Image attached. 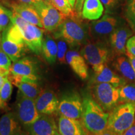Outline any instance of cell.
<instances>
[{
  "mask_svg": "<svg viewBox=\"0 0 135 135\" xmlns=\"http://www.w3.org/2000/svg\"><path fill=\"white\" fill-rule=\"evenodd\" d=\"M114 67L126 81L135 83V73L128 57L119 56L114 62Z\"/></svg>",
  "mask_w": 135,
  "mask_h": 135,
  "instance_id": "23",
  "label": "cell"
},
{
  "mask_svg": "<svg viewBox=\"0 0 135 135\" xmlns=\"http://www.w3.org/2000/svg\"><path fill=\"white\" fill-rule=\"evenodd\" d=\"M111 53L106 42L100 41H88L80 51L84 60L92 68L107 63L111 57Z\"/></svg>",
  "mask_w": 135,
  "mask_h": 135,
  "instance_id": "6",
  "label": "cell"
},
{
  "mask_svg": "<svg viewBox=\"0 0 135 135\" xmlns=\"http://www.w3.org/2000/svg\"><path fill=\"white\" fill-rule=\"evenodd\" d=\"M126 46L127 51L135 56V35L128 39Z\"/></svg>",
  "mask_w": 135,
  "mask_h": 135,
  "instance_id": "32",
  "label": "cell"
},
{
  "mask_svg": "<svg viewBox=\"0 0 135 135\" xmlns=\"http://www.w3.org/2000/svg\"><path fill=\"white\" fill-rule=\"evenodd\" d=\"M86 135H123V134H119V133H116L115 131L111 130V129H108V128H106V129H104V131H101V133H98V134H88V133H86Z\"/></svg>",
  "mask_w": 135,
  "mask_h": 135,
  "instance_id": "35",
  "label": "cell"
},
{
  "mask_svg": "<svg viewBox=\"0 0 135 135\" xmlns=\"http://www.w3.org/2000/svg\"><path fill=\"white\" fill-rule=\"evenodd\" d=\"M104 11L103 4L100 0H84L81 17L88 20H98Z\"/></svg>",
  "mask_w": 135,
  "mask_h": 135,
  "instance_id": "22",
  "label": "cell"
},
{
  "mask_svg": "<svg viewBox=\"0 0 135 135\" xmlns=\"http://www.w3.org/2000/svg\"><path fill=\"white\" fill-rule=\"evenodd\" d=\"M11 60L9 57L0 48V75L7 77L9 73Z\"/></svg>",
  "mask_w": 135,
  "mask_h": 135,
  "instance_id": "28",
  "label": "cell"
},
{
  "mask_svg": "<svg viewBox=\"0 0 135 135\" xmlns=\"http://www.w3.org/2000/svg\"><path fill=\"white\" fill-rule=\"evenodd\" d=\"M132 34V31L129 27L120 23L109 38L113 53L118 56L126 54V43Z\"/></svg>",
  "mask_w": 135,
  "mask_h": 135,
  "instance_id": "12",
  "label": "cell"
},
{
  "mask_svg": "<svg viewBox=\"0 0 135 135\" xmlns=\"http://www.w3.org/2000/svg\"><path fill=\"white\" fill-rule=\"evenodd\" d=\"M84 0H76L74 9L79 16H81V12Z\"/></svg>",
  "mask_w": 135,
  "mask_h": 135,
  "instance_id": "34",
  "label": "cell"
},
{
  "mask_svg": "<svg viewBox=\"0 0 135 135\" xmlns=\"http://www.w3.org/2000/svg\"><path fill=\"white\" fill-rule=\"evenodd\" d=\"M27 48L25 43H18L11 41L2 35L1 48L12 61H16L21 58L26 54Z\"/></svg>",
  "mask_w": 135,
  "mask_h": 135,
  "instance_id": "20",
  "label": "cell"
},
{
  "mask_svg": "<svg viewBox=\"0 0 135 135\" xmlns=\"http://www.w3.org/2000/svg\"><path fill=\"white\" fill-rule=\"evenodd\" d=\"M126 18L131 30L135 33V0H128L126 9Z\"/></svg>",
  "mask_w": 135,
  "mask_h": 135,
  "instance_id": "29",
  "label": "cell"
},
{
  "mask_svg": "<svg viewBox=\"0 0 135 135\" xmlns=\"http://www.w3.org/2000/svg\"><path fill=\"white\" fill-rule=\"evenodd\" d=\"M6 108V104L0 99V109H5Z\"/></svg>",
  "mask_w": 135,
  "mask_h": 135,
  "instance_id": "40",
  "label": "cell"
},
{
  "mask_svg": "<svg viewBox=\"0 0 135 135\" xmlns=\"http://www.w3.org/2000/svg\"><path fill=\"white\" fill-rule=\"evenodd\" d=\"M1 40H2V35H1V32H0V48H1Z\"/></svg>",
  "mask_w": 135,
  "mask_h": 135,
  "instance_id": "43",
  "label": "cell"
},
{
  "mask_svg": "<svg viewBox=\"0 0 135 135\" xmlns=\"http://www.w3.org/2000/svg\"><path fill=\"white\" fill-rule=\"evenodd\" d=\"M59 102L55 93L50 89L41 91L35 99L36 108L40 114L46 115H50L57 111Z\"/></svg>",
  "mask_w": 135,
  "mask_h": 135,
  "instance_id": "13",
  "label": "cell"
},
{
  "mask_svg": "<svg viewBox=\"0 0 135 135\" xmlns=\"http://www.w3.org/2000/svg\"><path fill=\"white\" fill-rule=\"evenodd\" d=\"M120 24L117 17L107 13L101 19L93 21L89 25V37L93 41L106 42Z\"/></svg>",
  "mask_w": 135,
  "mask_h": 135,
  "instance_id": "7",
  "label": "cell"
},
{
  "mask_svg": "<svg viewBox=\"0 0 135 135\" xmlns=\"http://www.w3.org/2000/svg\"><path fill=\"white\" fill-rule=\"evenodd\" d=\"M53 34L55 38L65 40L71 49L78 48L88 41L89 25L83 21L81 16H68Z\"/></svg>",
  "mask_w": 135,
  "mask_h": 135,
  "instance_id": "1",
  "label": "cell"
},
{
  "mask_svg": "<svg viewBox=\"0 0 135 135\" xmlns=\"http://www.w3.org/2000/svg\"><path fill=\"white\" fill-rule=\"evenodd\" d=\"M57 112L60 116L81 119L83 113V99L78 93L71 91L64 94L59 102Z\"/></svg>",
  "mask_w": 135,
  "mask_h": 135,
  "instance_id": "10",
  "label": "cell"
},
{
  "mask_svg": "<svg viewBox=\"0 0 135 135\" xmlns=\"http://www.w3.org/2000/svg\"><path fill=\"white\" fill-rule=\"evenodd\" d=\"M20 135H27L26 134H25V133H21V134H20Z\"/></svg>",
  "mask_w": 135,
  "mask_h": 135,
  "instance_id": "44",
  "label": "cell"
},
{
  "mask_svg": "<svg viewBox=\"0 0 135 135\" xmlns=\"http://www.w3.org/2000/svg\"><path fill=\"white\" fill-rule=\"evenodd\" d=\"M123 135H135V122L131 127H129L123 133Z\"/></svg>",
  "mask_w": 135,
  "mask_h": 135,
  "instance_id": "37",
  "label": "cell"
},
{
  "mask_svg": "<svg viewBox=\"0 0 135 135\" xmlns=\"http://www.w3.org/2000/svg\"><path fill=\"white\" fill-rule=\"evenodd\" d=\"M12 22L20 28L27 47L34 53L40 55L42 53L43 30L36 25L28 23L14 11H13Z\"/></svg>",
  "mask_w": 135,
  "mask_h": 135,
  "instance_id": "4",
  "label": "cell"
},
{
  "mask_svg": "<svg viewBox=\"0 0 135 135\" xmlns=\"http://www.w3.org/2000/svg\"><path fill=\"white\" fill-rule=\"evenodd\" d=\"M91 95L104 111H110L119 103V88L108 83H95L91 86Z\"/></svg>",
  "mask_w": 135,
  "mask_h": 135,
  "instance_id": "5",
  "label": "cell"
},
{
  "mask_svg": "<svg viewBox=\"0 0 135 135\" xmlns=\"http://www.w3.org/2000/svg\"><path fill=\"white\" fill-rule=\"evenodd\" d=\"M58 129L61 135H86L81 121L63 116L58 119Z\"/></svg>",
  "mask_w": 135,
  "mask_h": 135,
  "instance_id": "19",
  "label": "cell"
},
{
  "mask_svg": "<svg viewBox=\"0 0 135 135\" xmlns=\"http://www.w3.org/2000/svg\"><path fill=\"white\" fill-rule=\"evenodd\" d=\"M55 135H61V134H60V133H58V132H57Z\"/></svg>",
  "mask_w": 135,
  "mask_h": 135,
  "instance_id": "45",
  "label": "cell"
},
{
  "mask_svg": "<svg viewBox=\"0 0 135 135\" xmlns=\"http://www.w3.org/2000/svg\"><path fill=\"white\" fill-rule=\"evenodd\" d=\"M29 128L30 135H55L58 129L54 118L46 114H41Z\"/></svg>",
  "mask_w": 135,
  "mask_h": 135,
  "instance_id": "16",
  "label": "cell"
},
{
  "mask_svg": "<svg viewBox=\"0 0 135 135\" xmlns=\"http://www.w3.org/2000/svg\"><path fill=\"white\" fill-rule=\"evenodd\" d=\"M12 83L6 77L4 84H3L2 88L0 90V99L5 103L11 97V93H12Z\"/></svg>",
  "mask_w": 135,
  "mask_h": 135,
  "instance_id": "31",
  "label": "cell"
},
{
  "mask_svg": "<svg viewBox=\"0 0 135 135\" xmlns=\"http://www.w3.org/2000/svg\"><path fill=\"white\" fill-rule=\"evenodd\" d=\"M17 117L11 112H8L0 118V135H20L21 128Z\"/></svg>",
  "mask_w": 135,
  "mask_h": 135,
  "instance_id": "21",
  "label": "cell"
},
{
  "mask_svg": "<svg viewBox=\"0 0 135 135\" xmlns=\"http://www.w3.org/2000/svg\"><path fill=\"white\" fill-rule=\"evenodd\" d=\"M42 53L46 61L50 64L55 63L56 61L58 46L53 38L50 35H47L43 40Z\"/></svg>",
  "mask_w": 135,
  "mask_h": 135,
  "instance_id": "24",
  "label": "cell"
},
{
  "mask_svg": "<svg viewBox=\"0 0 135 135\" xmlns=\"http://www.w3.org/2000/svg\"><path fill=\"white\" fill-rule=\"evenodd\" d=\"M52 3L56 9L66 16L68 17L79 16L75 10H73V8L67 0H52Z\"/></svg>",
  "mask_w": 135,
  "mask_h": 135,
  "instance_id": "26",
  "label": "cell"
},
{
  "mask_svg": "<svg viewBox=\"0 0 135 135\" xmlns=\"http://www.w3.org/2000/svg\"><path fill=\"white\" fill-rule=\"evenodd\" d=\"M7 4L12 8L13 11L19 15L28 23L43 28L41 18L33 6L21 2L18 3L14 1L7 3Z\"/></svg>",
  "mask_w": 135,
  "mask_h": 135,
  "instance_id": "17",
  "label": "cell"
},
{
  "mask_svg": "<svg viewBox=\"0 0 135 135\" xmlns=\"http://www.w3.org/2000/svg\"><path fill=\"white\" fill-rule=\"evenodd\" d=\"M44 3H46L47 4H51L53 5V3H52V0H42Z\"/></svg>",
  "mask_w": 135,
  "mask_h": 135,
  "instance_id": "42",
  "label": "cell"
},
{
  "mask_svg": "<svg viewBox=\"0 0 135 135\" xmlns=\"http://www.w3.org/2000/svg\"><path fill=\"white\" fill-rule=\"evenodd\" d=\"M119 103H135V84L130 83L124 84L119 88Z\"/></svg>",
  "mask_w": 135,
  "mask_h": 135,
  "instance_id": "25",
  "label": "cell"
},
{
  "mask_svg": "<svg viewBox=\"0 0 135 135\" xmlns=\"http://www.w3.org/2000/svg\"><path fill=\"white\" fill-rule=\"evenodd\" d=\"M93 69L94 71L93 83H108L118 88L126 84L125 80L108 66L107 63L93 68Z\"/></svg>",
  "mask_w": 135,
  "mask_h": 135,
  "instance_id": "14",
  "label": "cell"
},
{
  "mask_svg": "<svg viewBox=\"0 0 135 135\" xmlns=\"http://www.w3.org/2000/svg\"><path fill=\"white\" fill-rule=\"evenodd\" d=\"M105 111L91 94H84L81 122L86 133L98 134L107 128L109 113Z\"/></svg>",
  "mask_w": 135,
  "mask_h": 135,
  "instance_id": "2",
  "label": "cell"
},
{
  "mask_svg": "<svg viewBox=\"0 0 135 135\" xmlns=\"http://www.w3.org/2000/svg\"><path fill=\"white\" fill-rule=\"evenodd\" d=\"M67 1H68V3H70V4L71 5V6L73 8H75L76 1V0H67Z\"/></svg>",
  "mask_w": 135,
  "mask_h": 135,
  "instance_id": "41",
  "label": "cell"
},
{
  "mask_svg": "<svg viewBox=\"0 0 135 135\" xmlns=\"http://www.w3.org/2000/svg\"><path fill=\"white\" fill-rule=\"evenodd\" d=\"M34 8L41 18L43 28L50 32L55 31L68 17L53 5L47 4L43 1L36 4Z\"/></svg>",
  "mask_w": 135,
  "mask_h": 135,
  "instance_id": "9",
  "label": "cell"
},
{
  "mask_svg": "<svg viewBox=\"0 0 135 135\" xmlns=\"http://www.w3.org/2000/svg\"><path fill=\"white\" fill-rule=\"evenodd\" d=\"M6 77H3L2 76L0 75V90H1V88H2L3 84L5 81V80H6Z\"/></svg>",
  "mask_w": 135,
  "mask_h": 135,
  "instance_id": "39",
  "label": "cell"
},
{
  "mask_svg": "<svg viewBox=\"0 0 135 135\" xmlns=\"http://www.w3.org/2000/svg\"><path fill=\"white\" fill-rule=\"evenodd\" d=\"M134 122V103H120L110 111L107 128L123 134Z\"/></svg>",
  "mask_w": 135,
  "mask_h": 135,
  "instance_id": "3",
  "label": "cell"
},
{
  "mask_svg": "<svg viewBox=\"0 0 135 135\" xmlns=\"http://www.w3.org/2000/svg\"><path fill=\"white\" fill-rule=\"evenodd\" d=\"M126 55L127 56L128 59H129V61H130L131 65H132L133 66V70H134V73H135V56L134 55H131V53H129V52L128 51H126Z\"/></svg>",
  "mask_w": 135,
  "mask_h": 135,
  "instance_id": "38",
  "label": "cell"
},
{
  "mask_svg": "<svg viewBox=\"0 0 135 135\" xmlns=\"http://www.w3.org/2000/svg\"><path fill=\"white\" fill-rule=\"evenodd\" d=\"M20 2L25 3V4L31 5L32 6H35L39 3L43 2L42 0H19Z\"/></svg>",
  "mask_w": 135,
  "mask_h": 135,
  "instance_id": "36",
  "label": "cell"
},
{
  "mask_svg": "<svg viewBox=\"0 0 135 135\" xmlns=\"http://www.w3.org/2000/svg\"><path fill=\"white\" fill-rule=\"evenodd\" d=\"M66 63L72 70L82 80H86L88 76V68L86 60L81 53L75 49L68 51L66 55Z\"/></svg>",
  "mask_w": 135,
  "mask_h": 135,
  "instance_id": "18",
  "label": "cell"
},
{
  "mask_svg": "<svg viewBox=\"0 0 135 135\" xmlns=\"http://www.w3.org/2000/svg\"><path fill=\"white\" fill-rule=\"evenodd\" d=\"M58 40L57 42V46H58V54H57V58L60 63H66V55L68 50V43L63 39H56Z\"/></svg>",
  "mask_w": 135,
  "mask_h": 135,
  "instance_id": "30",
  "label": "cell"
},
{
  "mask_svg": "<svg viewBox=\"0 0 135 135\" xmlns=\"http://www.w3.org/2000/svg\"><path fill=\"white\" fill-rule=\"evenodd\" d=\"M13 11L0 4V32L4 31L12 23Z\"/></svg>",
  "mask_w": 135,
  "mask_h": 135,
  "instance_id": "27",
  "label": "cell"
},
{
  "mask_svg": "<svg viewBox=\"0 0 135 135\" xmlns=\"http://www.w3.org/2000/svg\"><path fill=\"white\" fill-rule=\"evenodd\" d=\"M102 4L105 6L107 13H109L111 9H113L116 4V0H100Z\"/></svg>",
  "mask_w": 135,
  "mask_h": 135,
  "instance_id": "33",
  "label": "cell"
},
{
  "mask_svg": "<svg viewBox=\"0 0 135 135\" xmlns=\"http://www.w3.org/2000/svg\"><path fill=\"white\" fill-rule=\"evenodd\" d=\"M8 79L11 83L18 88L25 97L35 100L41 93V89L38 83V81H35L28 78H19L11 75H8Z\"/></svg>",
  "mask_w": 135,
  "mask_h": 135,
  "instance_id": "15",
  "label": "cell"
},
{
  "mask_svg": "<svg viewBox=\"0 0 135 135\" xmlns=\"http://www.w3.org/2000/svg\"><path fill=\"white\" fill-rule=\"evenodd\" d=\"M16 111L18 120L27 126L33 124L41 115L36 108L35 100L25 97L20 91L17 95Z\"/></svg>",
  "mask_w": 135,
  "mask_h": 135,
  "instance_id": "8",
  "label": "cell"
},
{
  "mask_svg": "<svg viewBox=\"0 0 135 135\" xmlns=\"http://www.w3.org/2000/svg\"><path fill=\"white\" fill-rule=\"evenodd\" d=\"M9 75L19 78H28L38 81V69L36 62L31 57H23L13 62Z\"/></svg>",
  "mask_w": 135,
  "mask_h": 135,
  "instance_id": "11",
  "label": "cell"
}]
</instances>
